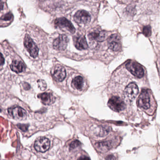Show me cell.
I'll return each mask as SVG.
<instances>
[{
    "label": "cell",
    "mask_w": 160,
    "mask_h": 160,
    "mask_svg": "<svg viewBox=\"0 0 160 160\" xmlns=\"http://www.w3.org/2000/svg\"><path fill=\"white\" fill-rule=\"evenodd\" d=\"M126 68L132 74L138 78H142L144 75V70L140 64L134 61H130L127 63Z\"/></svg>",
    "instance_id": "6da1fadb"
},
{
    "label": "cell",
    "mask_w": 160,
    "mask_h": 160,
    "mask_svg": "<svg viewBox=\"0 0 160 160\" xmlns=\"http://www.w3.org/2000/svg\"><path fill=\"white\" fill-rule=\"evenodd\" d=\"M24 45L30 56L33 58H36L38 55V48L31 38L26 34L24 39Z\"/></svg>",
    "instance_id": "7a4b0ae2"
},
{
    "label": "cell",
    "mask_w": 160,
    "mask_h": 160,
    "mask_svg": "<svg viewBox=\"0 0 160 160\" xmlns=\"http://www.w3.org/2000/svg\"><path fill=\"white\" fill-rule=\"evenodd\" d=\"M108 105L110 109L116 112L123 111L126 108V105L124 101L117 96H113L109 99Z\"/></svg>",
    "instance_id": "3957f363"
},
{
    "label": "cell",
    "mask_w": 160,
    "mask_h": 160,
    "mask_svg": "<svg viewBox=\"0 0 160 160\" xmlns=\"http://www.w3.org/2000/svg\"><path fill=\"white\" fill-rule=\"evenodd\" d=\"M50 142L46 137H40L35 142L34 148L38 152L44 153L49 149Z\"/></svg>",
    "instance_id": "277c9868"
},
{
    "label": "cell",
    "mask_w": 160,
    "mask_h": 160,
    "mask_svg": "<svg viewBox=\"0 0 160 160\" xmlns=\"http://www.w3.org/2000/svg\"><path fill=\"white\" fill-rule=\"evenodd\" d=\"M55 26L61 29H65L70 32L71 33H74L76 29L71 22L65 18H61L56 19L55 20Z\"/></svg>",
    "instance_id": "5b68a950"
},
{
    "label": "cell",
    "mask_w": 160,
    "mask_h": 160,
    "mask_svg": "<svg viewBox=\"0 0 160 160\" xmlns=\"http://www.w3.org/2000/svg\"><path fill=\"white\" fill-rule=\"evenodd\" d=\"M139 92L138 86L134 83H131L127 86L124 91V95L127 99L132 101L137 97Z\"/></svg>",
    "instance_id": "8992f818"
},
{
    "label": "cell",
    "mask_w": 160,
    "mask_h": 160,
    "mask_svg": "<svg viewBox=\"0 0 160 160\" xmlns=\"http://www.w3.org/2000/svg\"><path fill=\"white\" fill-rule=\"evenodd\" d=\"M51 75L53 79L57 82L63 81L66 76L65 69L62 66L57 65L52 68Z\"/></svg>",
    "instance_id": "52a82bcc"
},
{
    "label": "cell",
    "mask_w": 160,
    "mask_h": 160,
    "mask_svg": "<svg viewBox=\"0 0 160 160\" xmlns=\"http://www.w3.org/2000/svg\"><path fill=\"white\" fill-rule=\"evenodd\" d=\"M8 112L13 118L17 120H23L27 117V112L25 110L19 106L9 108Z\"/></svg>",
    "instance_id": "ba28073f"
},
{
    "label": "cell",
    "mask_w": 160,
    "mask_h": 160,
    "mask_svg": "<svg viewBox=\"0 0 160 160\" xmlns=\"http://www.w3.org/2000/svg\"><path fill=\"white\" fill-rule=\"evenodd\" d=\"M108 46L109 48L115 52L118 51L121 48L120 38L116 34L112 35L107 39Z\"/></svg>",
    "instance_id": "9c48e42d"
},
{
    "label": "cell",
    "mask_w": 160,
    "mask_h": 160,
    "mask_svg": "<svg viewBox=\"0 0 160 160\" xmlns=\"http://www.w3.org/2000/svg\"><path fill=\"white\" fill-rule=\"evenodd\" d=\"M138 105L140 108L147 110L150 107V97L147 90L144 89L141 92L138 100Z\"/></svg>",
    "instance_id": "30bf717a"
},
{
    "label": "cell",
    "mask_w": 160,
    "mask_h": 160,
    "mask_svg": "<svg viewBox=\"0 0 160 160\" xmlns=\"http://www.w3.org/2000/svg\"><path fill=\"white\" fill-rule=\"evenodd\" d=\"M68 42V38L66 35H60L53 41V48L56 50H64L67 47Z\"/></svg>",
    "instance_id": "8fae6325"
},
{
    "label": "cell",
    "mask_w": 160,
    "mask_h": 160,
    "mask_svg": "<svg viewBox=\"0 0 160 160\" xmlns=\"http://www.w3.org/2000/svg\"><path fill=\"white\" fill-rule=\"evenodd\" d=\"M74 20L80 24H86L91 20V16L88 12L85 10L78 11L74 16Z\"/></svg>",
    "instance_id": "7c38bea8"
},
{
    "label": "cell",
    "mask_w": 160,
    "mask_h": 160,
    "mask_svg": "<svg viewBox=\"0 0 160 160\" xmlns=\"http://www.w3.org/2000/svg\"><path fill=\"white\" fill-rule=\"evenodd\" d=\"M88 38L91 40H95L97 42H102L106 38V34L103 31L97 29L89 33Z\"/></svg>",
    "instance_id": "4fadbf2b"
},
{
    "label": "cell",
    "mask_w": 160,
    "mask_h": 160,
    "mask_svg": "<svg viewBox=\"0 0 160 160\" xmlns=\"http://www.w3.org/2000/svg\"><path fill=\"white\" fill-rule=\"evenodd\" d=\"M45 105H49L55 102V98L52 93L45 92L39 94L38 96Z\"/></svg>",
    "instance_id": "5bb4252c"
},
{
    "label": "cell",
    "mask_w": 160,
    "mask_h": 160,
    "mask_svg": "<svg viewBox=\"0 0 160 160\" xmlns=\"http://www.w3.org/2000/svg\"><path fill=\"white\" fill-rule=\"evenodd\" d=\"M11 70L17 73H22L25 71L26 67L22 62L21 61H14L10 65Z\"/></svg>",
    "instance_id": "9a60e30c"
},
{
    "label": "cell",
    "mask_w": 160,
    "mask_h": 160,
    "mask_svg": "<svg viewBox=\"0 0 160 160\" xmlns=\"http://www.w3.org/2000/svg\"><path fill=\"white\" fill-rule=\"evenodd\" d=\"M96 148L100 152L105 153L108 152L112 148V145L109 141L99 142L95 144Z\"/></svg>",
    "instance_id": "2e32d148"
},
{
    "label": "cell",
    "mask_w": 160,
    "mask_h": 160,
    "mask_svg": "<svg viewBox=\"0 0 160 160\" xmlns=\"http://www.w3.org/2000/svg\"><path fill=\"white\" fill-rule=\"evenodd\" d=\"M75 46L79 50L87 49L88 48V45L85 37L82 35L77 37L75 41Z\"/></svg>",
    "instance_id": "e0dca14e"
},
{
    "label": "cell",
    "mask_w": 160,
    "mask_h": 160,
    "mask_svg": "<svg viewBox=\"0 0 160 160\" xmlns=\"http://www.w3.org/2000/svg\"><path fill=\"white\" fill-rule=\"evenodd\" d=\"M83 79L81 76H78L74 78L72 81V86L78 90H81L83 86Z\"/></svg>",
    "instance_id": "ac0fdd59"
},
{
    "label": "cell",
    "mask_w": 160,
    "mask_h": 160,
    "mask_svg": "<svg viewBox=\"0 0 160 160\" xmlns=\"http://www.w3.org/2000/svg\"><path fill=\"white\" fill-rule=\"evenodd\" d=\"M143 33L147 37H149L151 34V28L149 25L145 26L143 29Z\"/></svg>",
    "instance_id": "d6986e66"
},
{
    "label": "cell",
    "mask_w": 160,
    "mask_h": 160,
    "mask_svg": "<svg viewBox=\"0 0 160 160\" xmlns=\"http://www.w3.org/2000/svg\"><path fill=\"white\" fill-rule=\"evenodd\" d=\"M80 145H81V142L79 141H78V140L73 141L69 146V149L70 150H74V149H76V148L80 147Z\"/></svg>",
    "instance_id": "ffe728a7"
},
{
    "label": "cell",
    "mask_w": 160,
    "mask_h": 160,
    "mask_svg": "<svg viewBox=\"0 0 160 160\" xmlns=\"http://www.w3.org/2000/svg\"><path fill=\"white\" fill-rule=\"evenodd\" d=\"M13 18V16L12 13L8 12V13L3 15L1 18V20L5 21H7L10 20Z\"/></svg>",
    "instance_id": "44dd1931"
},
{
    "label": "cell",
    "mask_w": 160,
    "mask_h": 160,
    "mask_svg": "<svg viewBox=\"0 0 160 160\" xmlns=\"http://www.w3.org/2000/svg\"><path fill=\"white\" fill-rule=\"evenodd\" d=\"M38 87L41 90H44L47 88V85L46 82L42 80H38L37 82Z\"/></svg>",
    "instance_id": "7402d4cb"
},
{
    "label": "cell",
    "mask_w": 160,
    "mask_h": 160,
    "mask_svg": "<svg viewBox=\"0 0 160 160\" xmlns=\"http://www.w3.org/2000/svg\"><path fill=\"white\" fill-rule=\"evenodd\" d=\"M17 127H18V128H19L22 131L25 132L28 130L29 125H25V124H18L17 125Z\"/></svg>",
    "instance_id": "603a6c76"
},
{
    "label": "cell",
    "mask_w": 160,
    "mask_h": 160,
    "mask_svg": "<svg viewBox=\"0 0 160 160\" xmlns=\"http://www.w3.org/2000/svg\"><path fill=\"white\" fill-rule=\"evenodd\" d=\"M5 60L2 54L0 52V65H3L4 64Z\"/></svg>",
    "instance_id": "cb8c5ba5"
},
{
    "label": "cell",
    "mask_w": 160,
    "mask_h": 160,
    "mask_svg": "<svg viewBox=\"0 0 160 160\" xmlns=\"http://www.w3.org/2000/svg\"><path fill=\"white\" fill-rule=\"evenodd\" d=\"M106 160H116V158L113 155H108L105 158Z\"/></svg>",
    "instance_id": "d4e9b609"
},
{
    "label": "cell",
    "mask_w": 160,
    "mask_h": 160,
    "mask_svg": "<svg viewBox=\"0 0 160 160\" xmlns=\"http://www.w3.org/2000/svg\"><path fill=\"white\" fill-rule=\"evenodd\" d=\"M78 160H90V159L88 157L82 156V157H81L79 158Z\"/></svg>",
    "instance_id": "484cf974"
},
{
    "label": "cell",
    "mask_w": 160,
    "mask_h": 160,
    "mask_svg": "<svg viewBox=\"0 0 160 160\" xmlns=\"http://www.w3.org/2000/svg\"><path fill=\"white\" fill-rule=\"evenodd\" d=\"M4 3L2 1H0V11L3 9Z\"/></svg>",
    "instance_id": "4316f807"
}]
</instances>
